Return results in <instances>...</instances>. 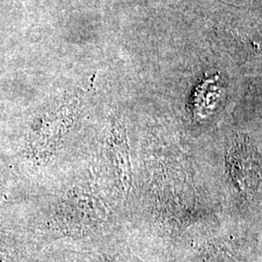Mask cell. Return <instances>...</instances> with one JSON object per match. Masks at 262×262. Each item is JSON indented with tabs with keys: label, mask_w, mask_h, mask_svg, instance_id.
<instances>
[{
	"label": "cell",
	"mask_w": 262,
	"mask_h": 262,
	"mask_svg": "<svg viewBox=\"0 0 262 262\" xmlns=\"http://www.w3.org/2000/svg\"><path fill=\"white\" fill-rule=\"evenodd\" d=\"M206 262H237L228 253L220 252L217 249H211L206 254Z\"/></svg>",
	"instance_id": "4"
},
{
	"label": "cell",
	"mask_w": 262,
	"mask_h": 262,
	"mask_svg": "<svg viewBox=\"0 0 262 262\" xmlns=\"http://www.w3.org/2000/svg\"><path fill=\"white\" fill-rule=\"evenodd\" d=\"M40 252L24 235L0 222V262H38Z\"/></svg>",
	"instance_id": "1"
},
{
	"label": "cell",
	"mask_w": 262,
	"mask_h": 262,
	"mask_svg": "<svg viewBox=\"0 0 262 262\" xmlns=\"http://www.w3.org/2000/svg\"><path fill=\"white\" fill-rule=\"evenodd\" d=\"M38 262H112L109 258L93 253H81V252H70V253L59 254L57 256L49 255L40 253Z\"/></svg>",
	"instance_id": "2"
},
{
	"label": "cell",
	"mask_w": 262,
	"mask_h": 262,
	"mask_svg": "<svg viewBox=\"0 0 262 262\" xmlns=\"http://www.w3.org/2000/svg\"><path fill=\"white\" fill-rule=\"evenodd\" d=\"M13 182L9 172L0 159V214L7 206L12 197Z\"/></svg>",
	"instance_id": "3"
}]
</instances>
